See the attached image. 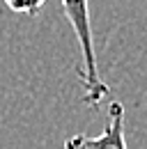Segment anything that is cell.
Segmentation results:
<instances>
[{
    "mask_svg": "<svg viewBox=\"0 0 147 149\" xmlns=\"http://www.w3.org/2000/svg\"><path fill=\"white\" fill-rule=\"evenodd\" d=\"M64 16L71 23L74 35L80 46V62L76 64V76L83 85V103L88 108H97L110 94V87L104 83L97 64L94 41H92V23H90V5L88 0H62Z\"/></svg>",
    "mask_w": 147,
    "mask_h": 149,
    "instance_id": "1",
    "label": "cell"
},
{
    "mask_svg": "<svg viewBox=\"0 0 147 149\" xmlns=\"http://www.w3.org/2000/svg\"><path fill=\"white\" fill-rule=\"evenodd\" d=\"M124 119V106L120 101H110L104 131L99 135H71L64 140V149H127Z\"/></svg>",
    "mask_w": 147,
    "mask_h": 149,
    "instance_id": "2",
    "label": "cell"
},
{
    "mask_svg": "<svg viewBox=\"0 0 147 149\" xmlns=\"http://www.w3.org/2000/svg\"><path fill=\"white\" fill-rule=\"evenodd\" d=\"M5 5L16 12V14H28V16H37L41 12V7L46 5V0H5Z\"/></svg>",
    "mask_w": 147,
    "mask_h": 149,
    "instance_id": "3",
    "label": "cell"
}]
</instances>
